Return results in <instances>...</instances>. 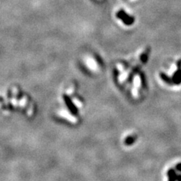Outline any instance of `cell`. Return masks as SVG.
Masks as SVG:
<instances>
[{
    "label": "cell",
    "mask_w": 181,
    "mask_h": 181,
    "mask_svg": "<svg viewBox=\"0 0 181 181\" xmlns=\"http://www.w3.org/2000/svg\"><path fill=\"white\" fill-rule=\"evenodd\" d=\"M117 17H118L120 20H122V22H123L125 25H132L134 22V17L128 15L124 10L119 11L118 13H117Z\"/></svg>",
    "instance_id": "1"
},
{
    "label": "cell",
    "mask_w": 181,
    "mask_h": 181,
    "mask_svg": "<svg viewBox=\"0 0 181 181\" xmlns=\"http://www.w3.org/2000/svg\"><path fill=\"white\" fill-rule=\"evenodd\" d=\"M173 83L175 85H180L181 83V67L177 68V71L172 76Z\"/></svg>",
    "instance_id": "2"
},
{
    "label": "cell",
    "mask_w": 181,
    "mask_h": 181,
    "mask_svg": "<svg viewBox=\"0 0 181 181\" xmlns=\"http://www.w3.org/2000/svg\"><path fill=\"white\" fill-rule=\"evenodd\" d=\"M63 99H64L65 103H66V106H68V108H69V110H70L71 112H72V113L76 114V113H77V109H76V108H75V106H74L73 103H72V101H71L70 99L69 98V97H67V96L65 95L64 97H63Z\"/></svg>",
    "instance_id": "3"
},
{
    "label": "cell",
    "mask_w": 181,
    "mask_h": 181,
    "mask_svg": "<svg viewBox=\"0 0 181 181\" xmlns=\"http://www.w3.org/2000/svg\"><path fill=\"white\" fill-rule=\"evenodd\" d=\"M167 174H168V181L177 180V173H176L175 170H174V168H171V169L168 170Z\"/></svg>",
    "instance_id": "4"
},
{
    "label": "cell",
    "mask_w": 181,
    "mask_h": 181,
    "mask_svg": "<svg viewBox=\"0 0 181 181\" xmlns=\"http://www.w3.org/2000/svg\"><path fill=\"white\" fill-rule=\"evenodd\" d=\"M160 77H161V79H162L163 80V81L165 82V83H167V84H168V85L174 84V83H173L172 78L169 77L168 75H166L165 73H164V72H161Z\"/></svg>",
    "instance_id": "5"
},
{
    "label": "cell",
    "mask_w": 181,
    "mask_h": 181,
    "mask_svg": "<svg viewBox=\"0 0 181 181\" xmlns=\"http://www.w3.org/2000/svg\"><path fill=\"white\" fill-rule=\"evenodd\" d=\"M149 52H150V49H148L147 50L145 51L143 54L140 56V60H141V62L143 63H146L148 60V58H149Z\"/></svg>",
    "instance_id": "6"
},
{
    "label": "cell",
    "mask_w": 181,
    "mask_h": 181,
    "mask_svg": "<svg viewBox=\"0 0 181 181\" xmlns=\"http://www.w3.org/2000/svg\"><path fill=\"white\" fill-rule=\"evenodd\" d=\"M137 140V137L136 136H129V137H127L125 140V143L128 146H130V145L133 144L134 142Z\"/></svg>",
    "instance_id": "7"
},
{
    "label": "cell",
    "mask_w": 181,
    "mask_h": 181,
    "mask_svg": "<svg viewBox=\"0 0 181 181\" xmlns=\"http://www.w3.org/2000/svg\"><path fill=\"white\" fill-rule=\"evenodd\" d=\"M176 170L178 171H180V172H181V163H179L177 164V165H176Z\"/></svg>",
    "instance_id": "8"
},
{
    "label": "cell",
    "mask_w": 181,
    "mask_h": 181,
    "mask_svg": "<svg viewBox=\"0 0 181 181\" xmlns=\"http://www.w3.org/2000/svg\"><path fill=\"white\" fill-rule=\"evenodd\" d=\"M177 181H181V174H177Z\"/></svg>",
    "instance_id": "9"
}]
</instances>
